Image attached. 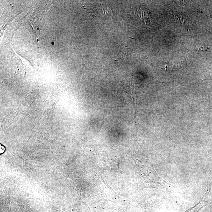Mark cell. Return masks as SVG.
Segmentation results:
<instances>
[{"label":"cell","instance_id":"1","mask_svg":"<svg viewBox=\"0 0 212 212\" xmlns=\"http://www.w3.org/2000/svg\"><path fill=\"white\" fill-rule=\"evenodd\" d=\"M206 205H205L204 202L201 201V202H200L198 203L197 205H196V206L189 208L188 210L184 212H198L200 210L203 208V207H204Z\"/></svg>","mask_w":212,"mask_h":212},{"label":"cell","instance_id":"3","mask_svg":"<svg viewBox=\"0 0 212 212\" xmlns=\"http://www.w3.org/2000/svg\"><path fill=\"white\" fill-rule=\"evenodd\" d=\"M174 15H175V16H176L177 18L178 19H180V17H181V16L179 17V15L178 17V16H177L176 14H174ZM181 19L180 20V21L181 22V23H183V24H186V22H185V21H186V19H183L182 17H181Z\"/></svg>","mask_w":212,"mask_h":212},{"label":"cell","instance_id":"4","mask_svg":"<svg viewBox=\"0 0 212 212\" xmlns=\"http://www.w3.org/2000/svg\"><path fill=\"white\" fill-rule=\"evenodd\" d=\"M3 149H5L4 148V147H2L1 145V153H4V150H3Z\"/></svg>","mask_w":212,"mask_h":212},{"label":"cell","instance_id":"2","mask_svg":"<svg viewBox=\"0 0 212 212\" xmlns=\"http://www.w3.org/2000/svg\"><path fill=\"white\" fill-rule=\"evenodd\" d=\"M194 48L195 50L198 51H207L210 49L208 46L201 44H195L194 45Z\"/></svg>","mask_w":212,"mask_h":212}]
</instances>
